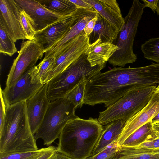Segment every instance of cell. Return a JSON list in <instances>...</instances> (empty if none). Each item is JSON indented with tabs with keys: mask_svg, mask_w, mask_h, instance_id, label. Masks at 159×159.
Wrapping results in <instances>:
<instances>
[{
	"mask_svg": "<svg viewBox=\"0 0 159 159\" xmlns=\"http://www.w3.org/2000/svg\"><path fill=\"white\" fill-rule=\"evenodd\" d=\"M103 128L97 118L70 120L60 135L57 150L73 159H86L92 156Z\"/></svg>",
	"mask_w": 159,
	"mask_h": 159,
	"instance_id": "obj_1",
	"label": "cell"
},
{
	"mask_svg": "<svg viewBox=\"0 0 159 159\" xmlns=\"http://www.w3.org/2000/svg\"><path fill=\"white\" fill-rule=\"evenodd\" d=\"M6 111L4 125L0 132V153L39 149L28 122L26 101L6 107Z\"/></svg>",
	"mask_w": 159,
	"mask_h": 159,
	"instance_id": "obj_2",
	"label": "cell"
},
{
	"mask_svg": "<svg viewBox=\"0 0 159 159\" xmlns=\"http://www.w3.org/2000/svg\"><path fill=\"white\" fill-rule=\"evenodd\" d=\"M87 57V52L82 54L64 71L47 83V97L50 102L64 98L81 82H88L104 68L100 65L92 66Z\"/></svg>",
	"mask_w": 159,
	"mask_h": 159,
	"instance_id": "obj_3",
	"label": "cell"
},
{
	"mask_svg": "<svg viewBox=\"0 0 159 159\" xmlns=\"http://www.w3.org/2000/svg\"><path fill=\"white\" fill-rule=\"evenodd\" d=\"M156 87L142 86L131 89L105 110L100 112L98 122L103 125L120 120L126 121L146 106Z\"/></svg>",
	"mask_w": 159,
	"mask_h": 159,
	"instance_id": "obj_4",
	"label": "cell"
},
{
	"mask_svg": "<svg viewBox=\"0 0 159 159\" xmlns=\"http://www.w3.org/2000/svg\"><path fill=\"white\" fill-rule=\"evenodd\" d=\"M145 7L144 4L139 0L133 1L128 13L124 18V26L118 34L115 44L118 49L108 61L110 64L123 67L136 61L137 56L133 52V44L139 23Z\"/></svg>",
	"mask_w": 159,
	"mask_h": 159,
	"instance_id": "obj_5",
	"label": "cell"
},
{
	"mask_svg": "<svg viewBox=\"0 0 159 159\" xmlns=\"http://www.w3.org/2000/svg\"><path fill=\"white\" fill-rule=\"evenodd\" d=\"M76 109L66 98L50 102L43 121L34 135L35 140L40 138L44 145H51L59 138L67 122L78 117L75 113Z\"/></svg>",
	"mask_w": 159,
	"mask_h": 159,
	"instance_id": "obj_6",
	"label": "cell"
},
{
	"mask_svg": "<svg viewBox=\"0 0 159 159\" xmlns=\"http://www.w3.org/2000/svg\"><path fill=\"white\" fill-rule=\"evenodd\" d=\"M96 12L94 9L78 8L71 15L61 19L43 29L36 31L34 40L45 53L61 40L78 21Z\"/></svg>",
	"mask_w": 159,
	"mask_h": 159,
	"instance_id": "obj_7",
	"label": "cell"
},
{
	"mask_svg": "<svg viewBox=\"0 0 159 159\" xmlns=\"http://www.w3.org/2000/svg\"><path fill=\"white\" fill-rule=\"evenodd\" d=\"M44 53L34 40L23 42L18 56L13 61L6 80V86L15 84L25 73L35 66Z\"/></svg>",
	"mask_w": 159,
	"mask_h": 159,
	"instance_id": "obj_8",
	"label": "cell"
},
{
	"mask_svg": "<svg viewBox=\"0 0 159 159\" xmlns=\"http://www.w3.org/2000/svg\"><path fill=\"white\" fill-rule=\"evenodd\" d=\"M90 44L84 31L71 40L67 47L56 55L47 83L64 71L82 54L86 52Z\"/></svg>",
	"mask_w": 159,
	"mask_h": 159,
	"instance_id": "obj_9",
	"label": "cell"
},
{
	"mask_svg": "<svg viewBox=\"0 0 159 159\" xmlns=\"http://www.w3.org/2000/svg\"><path fill=\"white\" fill-rule=\"evenodd\" d=\"M30 69L12 85L2 90L0 88L6 107L27 101L36 93L44 84L32 80Z\"/></svg>",
	"mask_w": 159,
	"mask_h": 159,
	"instance_id": "obj_10",
	"label": "cell"
},
{
	"mask_svg": "<svg viewBox=\"0 0 159 159\" xmlns=\"http://www.w3.org/2000/svg\"><path fill=\"white\" fill-rule=\"evenodd\" d=\"M159 113V84L155 90L146 106L138 113L127 120L117 142L120 146L133 133L152 118Z\"/></svg>",
	"mask_w": 159,
	"mask_h": 159,
	"instance_id": "obj_11",
	"label": "cell"
},
{
	"mask_svg": "<svg viewBox=\"0 0 159 159\" xmlns=\"http://www.w3.org/2000/svg\"><path fill=\"white\" fill-rule=\"evenodd\" d=\"M22 10L15 0H0V22L15 43L26 39L20 20Z\"/></svg>",
	"mask_w": 159,
	"mask_h": 159,
	"instance_id": "obj_12",
	"label": "cell"
},
{
	"mask_svg": "<svg viewBox=\"0 0 159 159\" xmlns=\"http://www.w3.org/2000/svg\"><path fill=\"white\" fill-rule=\"evenodd\" d=\"M47 90L46 83L36 93L26 101L28 121L34 135L43 122L50 102L48 98Z\"/></svg>",
	"mask_w": 159,
	"mask_h": 159,
	"instance_id": "obj_13",
	"label": "cell"
},
{
	"mask_svg": "<svg viewBox=\"0 0 159 159\" xmlns=\"http://www.w3.org/2000/svg\"><path fill=\"white\" fill-rule=\"evenodd\" d=\"M34 21L36 31L41 30L67 16H62L48 9L38 0H15Z\"/></svg>",
	"mask_w": 159,
	"mask_h": 159,
	"instance_id": "obj_14",
	"label": "cell"
},
{
	"mask_svg": "<svg viewBox=\"0 0 159 159\" xmlns=\"http://www.w3.org/2000/svg\"><path fill=\"white\" fill-rule=\"evenodd\" d=\"M119 32L125 23L119 4L116 0H84Z\"/></svg>",
	"mask_w": 159,
	"mask_h": 159,
	"instance_id": "obj_15",
	"label": "cell"
},
{
	"mask_svg": "<svg viewBox=\"0 0 159 159\" xmlns=\"http://www.w3.org/2000/svg\"><path fill=\"white\" fill-rule=\"evenodd\" d=\"M117 49V46L113 43H101L99 39L90 44L87 52V60L92 66L100 65L105 67L106 62Z\"/></svg>",
	"mask_w": 159,
	"mask_h": 159,
	"instance_id": "obj_16",
	"label": "cell"
},
{
	"mask_svg": "<svg viewBox=\"0 0 159 159\" xmlns=\"http://www.w3.org/2000/svg\"><path fill=\"white\" fill-rule=\"evenodd\" d=\"M97 13V12L93 13L78 21L61 40L45 52L43 59H46L53 57L54 55L62 48L84 31L87 23L94 18Z\"/></svg>",
	"mask_w": 159,
	"mask_h": 159,
	"instance_id": "obj_17",
	"label": "cell"
},
{
	"mask_svg": "<svg viewBox=\"0 0 159 159\" xmlns=\"http://www.w3.org/2000/svg\"><path fill=\"white\" fill-rule=\"evenodd\" d=\"M118 32L112 25L98 14L97 20L93 31L88 36L91 44L99 39L101 43H113L118 36Z\"/></svg>",
	"mask_w": 159,
	"mask_h": 159,
	"instance_id": "obj_18",
	"label": "cell"
},
{
	"mask_svg": "<svg viewBox=\"0 0 159 159\" xmlns=\"http://www.w3.org/2000/svg\"><path fill=\"white\" fill-rule=\"evenodd\" d=\"M126 121L123 120H120L111 122L106 125L92 155L100 152L113 141L117 140Z\"/></svg>",
	"mask_w": 159,
	"mask_h": 159,
	"instance_id": "obj_19",
	"label": "cell"
},
{
	"mask_svg": "<svg viewBox=\"0 0 159 159\" xmlns=\"http://www.w3.org/2000/svg\"><path fill=\"white\" fill-rule=\"evenodd\" d=\"M154 150L139 146H119L112 159H159V154H154Z\"/></svg>",
	"mask_w": 159,
	"mask_h": 159,
	"instance_id": "obj_20",
	"label": "cell"
},
{
	"mask_svg": "<svg viewBox=\"0 0 159 159\" xmlns=\"http://www.w3.org/2000/svg\"><path fill=\"white\" fill-rule=\"evenodd\" d=\"M156 136L151 120L133 133L124 141L121 146L128 147L137 146L146 140Z\"/></svg>",
	"mask_w": 159,
	"mask_h": 159,
	"instance_id": "obj_21",
	"label": "cell"
},
{
	"mask_svg": "<svg viewBox=\"0 0 159 159\" xmlns=\"http://www.w3.org/2000/svg\"><path fill=\"white\" fill-rule=\"evenodd\" d=\"M38 1L46 8L62 16L71 15L78 9L70 0H44Z\"/></svg>",
	"mask_w": 159,
	"mask_h": 159,
	"instance_id": "obj_22",
	"label": "cell"
},
{
	"mask_svg": "<svg viewBox=\"0 0 159 159\" xmlns=\"http://www.w3.org/2000/svg\"><path fill=\"white\" fill-rule=\"evenodd\" d=\"M55 59L54 57L43 59L38 65L31 68L30 73L32 80L43 84L46 83Z\"/></svg>",
	"mask_w": 159,
	"mask_h": 159,
	"instance_id": "obj_23",
	"label": "cell"
},
{
	"mask_svg": "<svg viewBox=\"0 0 159 159\" xmlns=\"http://www.w3.org/2000/svg\"><path fill=\"white\" fill-rule=\"evenodd\" d=\"M142 52L144 57L159 63V37L152 38L142 44Z\"/></svg>",
	"mask_w": 159,
	"mask_h": 159,
	"instance_id": "obj_24",
	"label": "cell"
},
{
	"mask_svg": "<svg viewBox=\"0 0 159 159\" xmlns=\"http://www.w3.org/2000/svg\"><path fill=\"white\" fill-rule=\"evenodd\" d=\"M17 51L15 42L0 22V52L5 55L11 56Z\"/></svg>",
	"mask_w": 159,
	"mask_h": 159,
	"instance_id": "obj_25",
	"label": "cell"
},
{
	"mask_svg": "<svg viewBox=\"0 0 159 159\" xmlns=\"http://www.w3.org/2000/svg\"><path fill=\"white\" fill-rule=\"evenodd\" d=\"M87 82L84 80L81 82L64 98L70 101L76 108H81L84 104V96Z\"/></svg>",
	"mask_w": 159,
	"mask_h": 159,
	"instance_id": "obj_26",
	"label": "cell"
},
{
	"mask_svg": "<svg viewBox=\"0 0 159 159\" xmlns=\"http://www.w3.org/2000/svg\"><path fill=\"white\" fill-rule=\"evenodd\" d=\"M54 146L39 149L35 151L14 153H0V159H37L43 154L52 149Z\"/></svg>",
	"mask_w": 159,
	"mask_h": 159,
	"instance_id": "obj_27",
	"label": "cell"
},
{
	"mask_svg": "<svg viewBox=\"0 0 159 159\" xmlns=\"http://www.w3.org/2000/svg\"><path fill=\"white\" fill-rule=\"evenodd\" d=\"M21 25L26 39L32 40L36 32V26L34 21L30 16L22 9L20 13Z\"/></svg>",
	"mask_w": 159,
	"mask_h": 159,
	"instance_id": "obj_28",
	"label": "cell"
},
{
	"mask_svg": "<svg viewBox=\"0 0 159 159\" xmlns=\"http://www.w3.org/2000/svg\"><path fill=\"white\" fill-rule=\"evenodd\" d=\"M119 147L117 141H114L98 153L86 159H112Z\"/></svg>",
	"mask_w": 159,
	"mask_h": 159,
	"instance_id": "obj_29",
	"label": "cell"
},
{
	"mask_svg": "<svg viewBox=\"0 0 159 159\" xmlns=\"http://www.w3.org/2000/svg\"><path fill=\"white\" fill-rule=\"evenodd\" d=\"M0 132L4 127L6 117V106L5 103L2 93L0 91Z\"/></svg>",
	"mask_w": 159,
	"mask_h": 159,
	"instance_id": "obj_30",
	"label": "cell"
},
{
	"mask_svg": "<svg viewBox=\"0 0 159 159\" xmlns=\"http://www.w3.org/2000/svg\"><path fill=\"white\" fill-rule=\"evenodd\" d=\"M138 146L153 150L159 148V137L157 136L146 140Z\"/></svg>",
	"mask_w": 159,
	"mask_h": 159,
	"instance_id": "obj_31",
	"label": "cell"
},
{
	"mask_svg": "<svg viewBox=\"0 0 159 159\" xmlns=\"http://www.w3.org/2000/svg\"><path fill=\"white\" fill-rule=\"evenodd\" d=\"M98 13H97L95 16L90 20L87 23L84 31L86 35L89 36L92 32L96 24L98 19Z\"/></svg>",
	"mask_w": 159,
	"mask_h": 159,
	"instance_id": "obj_32",
	"label": "cell"
},
{
	"mask_svg": "<svg viewBox=\"0 0 159 159\" xmlns=\"http://www.w3.org/2000/svg\"><path fill=\"white\" fill-rule=\"evenodd\" d=\"M70 0L76 6L77 8L89 9H93L90 5L84 1V0Z\"/></svg>",
	"mask_w": 159,
	"mask_h": 159,
	"instance_id": "obj_33",
	"label": "cell"
},
{
	"mask_svg": "<svg viewBox=\"0 0 159 159\" xmlns=\"http://www.w3.org/2000/svg\"><path fill=\"white\" fill-rule=\"evenodd\" d=\"M141 1L144 2V4L146 7H149L154 13H155L157 6L158 0H142Z\"/></svg>",
	"mask_w": 159,
	"mask_h": 159,
	"instance_id": "obj_34",
	"label": "cell"
},
{
	"mask_svg": "<svg viewBox=\"0 0 159 159\" xmlns=\"http://www.w3.org/2000/svg\"><path fill=\"white\" fill-rule=\"evenodd\" d=\"M57 151V148L54 147L40 156L37 159H51L52 155Z\"/></svg>",
	"mask_w": 159,
	"mask_h": 159,
	"instance_id": "obj_35",
	"label": "cell"
},
{
	"mask_svg": "<svg viewBox=\"0 0 159 159\" xmlns=\"http://www.w3.org/2000/svg\"><path fill=\"white\" fill-rule=\"evenodd\" d=\"M51 159H73L66 155L57 151L55 152Z\"/></svg>",
	"mask_w": 159,
	"mask_h": 159,
	"instance_id": "obj_36",
	"label": "cell"
},
{
	"mask_svg": "<svg viewBox=\"0 0 159 159\" xmlns=\"http://www.w3.org/2000/svg\"><path fill=\"white\" fill-rule=\"evenodd\" d=\"M153 128L155 130L156 136L159 137V123L153 125Z\"/></svg>",
	"mask_w": 159,
	"mask_h": 159,
	"instance_id": "obj_37",
	"label": "cell"
},
{
	"mask_svg": "<svg viewBox=\"0 0 159 159\" xmlns=\"http://www.w3.org/2000/svg\"><path fill=\"white\" fill-rule=\"evenodd\" d=\"M152 125L159 123V113L151 120Z\"/></svg>",
	"mask_w": 159,
	"mask_h": 159,
	"instance_id": "obj_38",
	"label": "cell"
},
{
	"mask_svg": "<svg viewBox=\"0 0 159 159\" xmlns=\"http://www.w3.org/2000/svg\"><path fill=\"white\" fill-rule=\"evenodd\" d=\"M156 11L157 14L159 16V0H158L157 6Z\"/></svg>",
	"mask_w": 159,
	"mask_h": 159,
	"instance_id": "obj_39",
	"label": "cell"
},
{
	"mask_svg": "<svg viewBox=\"0 0 159 159\" xmlns=\"http://www.w3.org/2000/svg\"><path fill=\"white\" fill-rule=\"evenodd\" d=\"M154 154H159V148L154 150Z\"/></svg>",
	"mask_w": 159,
	"mask_h": 159,
	"instance_id": "obj_40",
	"label": "cell"
}]
</instances>
